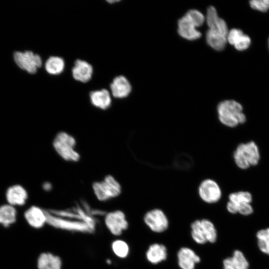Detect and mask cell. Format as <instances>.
Returning <instances> with one entry per match:
<instances>
[{
    "label": "cell",
    "instance_id": "obj_25",
    "mask_svg": "<svg viewBox=\"0 0 269 269\" xmlns=\"http://www.w3.org/2000/svg\"><path fill=\"white\" fill-rule=\"evenodd\" d=\"M111 249L114 254L119 258H126L130 253L128 243L122 239H116L111 244Z\"/></svg>",
    "mask_w": 269,
    "mask_h": 269
},
{
    "label": "cell",
    "instance_id": "obj_1",
    "mask_svg": "<svg viewBox=\"0 0 269 269\" xmlns=\"http://www.w3.org/2000/svg\"><path fill=\"white\" fill-rule=\"evenodd\" d=\"M217 113L219 122L228 128H235L246 121L242 105L234 100L220 102L217 107Z\"/></svg>",
    "mask_w": 269,
    "mask_h": 269
},
{
    "label": "cell",
    "instance_id": "obj_23",
    "mask_svg": "<svg viewBox=\"0 0 269 269\" xmlns=\"http://www.w3.org/2000/svg\"><path fill=\"white\" fill-rule=\"evenodd\" d=\"M65 67L64 60L60 57L50 56L45 63L46 72L51 75H56L61 73Z\"/></svg>",
    "mask_w": 269,
    "mask_h": 269
},
{
    "label": "cell",
    "instance_id": "obj_31",
    "mask_svg": "<svg viewBox=\"0 0 269 269\" xmlns=\"http://www.w3.org/2000/svg\"><path fill=\"white\" fill-rule=\"evenodd\" d=\"M268 45H269V40H268Z\"/></svg>",
    "mask_w": 269,
    "mask_h": 269
},
{
    "label": "cell",
    "instance_id": "obj_21",
    "mask_svg": "<svg viewBox=\"0 0 269 269\" xmlns=\"http://www.w3.org/2000/svg\"><path fill=\"white\" fill-rule=\"evenodd\" d=\"M90 102L95 107L106 110L111 106L112 99L108 90L103 89L92 91L89 94Z\"/></svg>",
    "mask_w": 269,
    "mask_h": 269
},
{
    "label": "cell",
    "instance_id": "obj_29",
    "mask_svg": "<svg viewBox=\"0 0 269 269\" xmlns=\"http://www.w3.org/2000/svg\"><path fill=\"white\" fill-rule=\"evenodd\" d=\"M106 263L108 265H111L112 263L111 260L108 259L106 260Z\"/></svg>",
    "mask_w": 269,
    "mask_h": 269
},
{
    "label": "cell",
    "instance_id": "obj_7",
    "mask_svg": "<svg viewBox=\"0 0 269 269\" xmlns=\"http://www.w3.org/2000/svg\"><path fill=\"white\" fill-rule=\"evenodd\" d=\"M47 224L56 229L82 233H92L95 231L83 221L59 217L50 211H47Z\"/></svg>",
    "mask_w": 269,
    "mask_h": 269
},
{
    "label": "cell",
    "instance_id": "obj_15",
    "mask_svg": "<svg viewBox=\"0 0 269 269\" xmlns=\"http://www.w3.org/2000/svg\"><path fill=\"white\" fill-rule=\"evenodd\" d=\"M178 264L181 269H194L200 262V257L191 249L182 247L177 253Z\"/></svg>",
    "mask_w": 269,
    "mask_h": 269
},
{
    "label": "cell",
    "instance_id": "obj_19",
    "mask_svg": "<svg viewBox=\"0 0 269 269\" xmlns=\"http://www.w3.org/2000/svg\"><path fill=\"white\" fill-rule=\"evenodd\" d=\"M223 269H249V263L243 252L236 250L223 261Z\"/></svg>",
    "mask_w": 269,
    "mask_h": 269
},
{
    "label": "cell",
    "instance_id": "obj_5",
    "mask_svg": "<svg viewBox=\"0 0 269 269\" xmlns=\"http://www.w3.org/2000/svg\"><path fill=\"white\" fill-rule=\"evenodd\" d=\"M233 158L238 167L246 169L259 163L260 159V151L257 144L253 141L242 143L235 150Z\"/></svg>",
    "mask_w": 269,
    "mask_h": 269
},
{
    "label": "cell",
    "instance_id": "obj_22",
    "mask_svg": "<svg viewBox=\"0 0 269 269\" xmlns=\"http://www.w3.org/2000/svg\"><path fill=\"white\" fill-rule=\"evenodd\" d=\"M166 248L162 244H152L149 246L146 252L147 260L152 264H157L166 259Z\"/></svg>",
    "mask_w": 269,
    "mask_h": 269
},
{
    "label": "cell",
    "instance_id": "obj_30",
    "mask_svg": "<svg viewBox=\"0 0 269 269\" xmlns=\"http://www.w3.org/2000/svg\"><path fill=\"white\" fill-rule=\"evenodd\" d=\"M119 0H108L107 2H109V3H114V2H118Z\"/></svg>",
    "mask_w": 269,
    "mask_h": 269
},
{
    "label": "cell",
    "instance_id": "obj_17",
    "mask_svg": "<svg viewBox=\"0 0 269 269\" xmlns=\"http://www.w3.org/2000/svg\"><path fill=\"white\" fill-rule=\"evenodd\" d=\"M112 94L116 98L123 99L128 97L132 90L128 80L124 76L115 77L110 84Z\"/></svg>",
    "mask_w": 269,
    "mask_h": 269
},
{
    "label": "cell",
    "instance_id": "obj_27",
    "mask_svg": "<svg viewBox=\"0 0 269 269\" xmlns=\"http://www.w3.org/2000/svg\"><path fill=\"white\" fill-rule=\"evenodd\" d=\"M256 237L260 250L269 256V227L258 231Z\"/></svg>",
    "mask_w": 269,
    "mask_h": 269
},
{
    "label": "cell",
    "instance_id": "obj_4",
    "mask_svg": "<svg viewBox=\"0 0 269 269\" xmlns=\"http://www.w3.org/2000/svg\"><path fill=\"white\" fill-rule=\"evenodd\" d=\"M92 188L96 198L100 202L117 198L122 192L121 184L112 175H107L102 180L94 182Z\"/></svg>",
    "mask_w": 269,
    "mask_h": 269
},
{
    "label": "cell",
    "instance_id": "obj_2",
    "mask_svg": "<svg viewBox=\"0 0 269 269\" xmlns=\"http://www.w3.org/2000/svg\"><path fill=\"white\" fill-rule=\"evenodd\" d=\"M205 20L204 15L199 11L191 9L188 11L178 21V32L183 38L189 40H196L201 36L197 28L201 26Z\"/></svg>",
    "mask_w": 269,
    "mask_h": 269
},
{
    "label": "cell",
    "instance_id": "obj_10",
    "mask_svg": "<svg viewBox=\"0 0 269 269\" xmlns=\"http://www.w3.org/2000/svg\"><path fill=\"white\" fill-rule=\"evenodd\" d=\"M13 58L15 63L20 69L31 74H35L42 64L40 56L31 51L15 52Z\"/></svg>",
    "mask_w": 269,
    "mask_h": 269
},
{
    "label": "cell",
    "instance_id": "obj_28",
    "mask_svg": "<svg viewBox=\"0 0 269 269\" xmlns=\"http://www.w3.org/2000/svg\"><path fill=\"white\" fill-rule=\"evenodd\" d=\"M249 4L252 9L260 12H266L269 10V0H252Z\"/></svg>",
    "mask_w": 269,
    "mask_h": 269
},
{
    "label": "cell",
    "instance_id": "obj_16",
    "mask_svg": "<svg viewBox=\"0 0 269 269\" xmlns=\"http://www.w3.org/2000/svg\"><path fill=\"white\" fill-rule=\"evenodd\" d=\"M93 69L92 65L87 62L77 59L72 69L74 79L82 83H87L91 79Z\"/></svg>",
    "mask_w": 269,
    "mask_h": 269
},
{
    "label": "cell",
    "instance_id": "obj_24",
    "mask_svg": "<svg viewBox=\"0 0 269 269\" xmlns=\"http://www.w3.org/2000/svg\"><path fill=\"white\" fill-rule=\"evenodd\" d=\"M16 210L10 205H4L0 207V224L8 227L16 220Z\"/></svg>",
    "mask_w": 269,
    "mask_h": 269
},
{
    "label": "cell",
    "instance_id": "obj_9",
    "mask_svg": "<svg viewBox=\"0 0 269 269\" xmlns=\"http://www.w3.org/2000/svg\"><path fill=\"white\" fill-rule=\"evenodd\" d=\"M104 223L111 234L119 236L129 227L125 213L120 210L106 212L104 216Z\"/></svg>",
    "mask_w": 269,
    "mask_h": 269
},
{
    "label": "cell",
    "instance_id": "obj_8",
    "mask_svg": "<svg viewBox=\"0 0 269 269\" xmlns=\"http://www.w3.org/2000/svg\"><path fill=\"white\" fill-rule=\"evenodd\" d=\"M197 194L199 198L207 204L216 203L222 196L220 185L212 178H206L200 183L197 188Z\"/></svg>",
    "mask_w": 269,
    "mask_h": 269
},
{
    "label": "cell",
    "instance_id": "obj_3",
    "mask_svg": "<svg viewBox=\"0 0 269 269\" xmlns=\"http://www.w3.org/2000/svg\"><path fill=\"white\" fill-rule=\"evenodd\" d=\"M75 137L66 132H59L54 136L52 145L55 151L63 160L69 162H77L80 154L76 149Z\"/></svg>",
    "mask_w": 269,
    "mask_h": 269
},
{
    "label": "cell",
    "instance_id": "obj_18",
    "mask_svg": "<svg viewBox=\"0 0 269 269\" xmlns=\"http://www.w3.org/2000/svg\"><path fill=\"white\" fill-rule=\"evenodd\" d=\"M62 264L61 258L50 252L41 253L37 260L38 269H62Z\"/></svg>",
    "mask_w": 269,
    "mask_h": 269
},
{
    "label": "cell",
    "instance_id": "obj_13",
    "mask_svg": "<svg viewBox=\"0 0 269 269\" xmlns=\"http://www.w3.org/2000/svg\"><path fill=\"white\" fill-rule=\"evenodd\" d=\"M28 224L35 229H40L47 224V211L41 208L32 206L24 214Z\"/></svg>",
    "mask_w": 269,
    "mask_h": 269
},
{
    "label": "cell",
    "instance_id": "obj_11",
    "mask_svg": "<svg viewBox=\"0 0 269 269\" xmlns=\"http://www.w3.org/2000/svg\"><path fill=\"white\" fill-rule=\"evenodd\" d=\"M143 220L146 226L154 232H163L168 227L169 222L166 215L159 208L148 211L143 217Z\"/></svg>",
    "mask_w": 269,
    "mask_h": 269
},
{
    "label": "cell",
    "instance_id": "obj_26",
    "mask_svg": "<svg viewBox=\"0 0 269 269\" xmlns=\"http://www.w3.org/2000/svg\"><path fill=\"white\" fill-rule=\"evenodd\" d=\"M252 199V195L249 192L241 191L230 193L228 202L236 206L243 203H251Z\"/></svg>",
    "mask_w": 269,
    "mask_h": 269
},
{
    "label": "cell",
    "instance_id": "obj_20",
    "mask_svg": "<svg viewBox=\"0 0 269 269\" xmlns=\"http://www.w3.org/2000/svg\"><path fill=\"white\" fill-rule=\"evenodd\" d=\"M27 197V191L22 186L19 185H15L10 187L6 193L7 201L11 206L24 205Z\"/></svg>",
    "mask_w": 269,
    "mask_h": 269
},
{
    "label": "cell",
    "instance_id": "obj_12",
    "mask_svg": "<svg viewBox=\"0 0 269 269\" xmlns=\"http://www.w3.org/2000/svg\"><path fill=\"white\" fill-rule=\"evenodd\" d=\"M205 20L208 30L207 32L220 36L227 37L229 30L226 21L220 17L216 8L209 6L207 10Z\"/></svg>",
    "mask_w": 269,
    "mask_h": 269
},
{
    "label": "cell",
    "instance_id": "obj_14",
    "mask_svg": "<svg viewBox=\"0 0 269 269\" xmlns=\"http://www.w3.org/2000/svg\"><path fill=\"white\" fill-rule=\"evenodd\" d=\"M227 43L234 46L238 51H243L248 49L251 44L249 35L239 28H232L229 30L227 35Z\"/></svg>",
    "mask_w": 269,
    "mask_h": 269
},
{
    "label": "cell",
    "instance_id": "obj_6",
    "mask_svg": "<svg viewBox=\"0 0 269 269\" xmlns=\"http://www.w3.org/2000/svg\"><path fill=\"white\" fill-rule=\"evenodd\" d=\"M191 237L198 244L207 242L213 243L217 239V232L213 223L210 220L203 219L197 220L191 225Z\"/></svg>",
    "mask_w": 269,
    "mask_h": 269
}]
</instances>
